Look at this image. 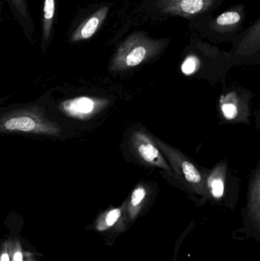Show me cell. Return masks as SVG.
<instances>
[{
  "mask_svg": "<svg viewBox=\"0 0 260 261\" xmlns=\"http://www.w3.org/2000/svg\"><path fill=\"white\" fill-rule=\"evenodd\" d=\"M157 145L169 160L171 168L174 169V173L181 180L182 184L201 197H209L207 184L195 165L177 149L159 139H157Z\"/></svg>",
  "mask_w": 260,
  "mask_h": 261,
  "instance_id": "6da1fadb",
  "label": "cell"
},
{
  "mask_svg": "<svg viewBox=\"0 0 260 261\" xmlns=\"http://www.w3.org/2000/svg\"><path fill=\"white\" fill-rule=\"evenodd\" d=\"M160 43L143 35H133L122 44L112 61L114 70L131 68L157 53Z\"/></svg>",
  "mask_w": 260,
  "mask_h": 261,
  "instance_id": "7a4b0ae2",
  "label": "cell"
},
{
  "mask_svg": "<svg viewBox=\"0 0 260 261\" xmlns=\"http://www.w3.org/2000/svg\"><path fill=\"white\" fill-rule=\"evenodd\" d=\"M3 129L9 132H34V133L57 135L60 132L56 125L47 122L34 113H17L9 116L2 122Z\"/></svg>",
  "mask_w": 260,
  "mask_h": 261,
  "instance_id": "3957f363",
  "label": "cell"
},
{
  "mask_svg": "<svg viewBox=\"0 0 260 261\" xmlns=\"http://www.w3.org/2000/svg\"><path fill=\"white\" fill-rule=\"evenodd\" d=\"M132 144L134 150L143 161L154 167L163 169L168 174H172L170 166L166 162L155 143L145 132H135L132 136Z\"/></svg>",
  "mask_w": 260,
  "mask_h": 261,
  "instance_id": "277c9868",
  "label": "cell"
},
{
  "mask_svg": "<svg viewBox=\"0 0 260 261\" xmlns=\"http://www.w3.org/2000/svg\"><path fill=\"white\" fill-rule=\"evenodd\" d=\"M98 231L108 234L113 241L129 230L125 217L124 203L117 208H110L101 215L96 224Z\"/></svg>",
  "mask_w": 260,
  "mask_h": 261,
  "instance_id": "5b68a950",
  "label": "cell"
},
{
  "mask_svg": "<svg viewBox=\"0 0 260 261\" xmlns=\"http://www.w3.org/2000/svg\"><path fill=\"white\" fill-rule=\"evenodd\" d=\"M217 0H160V6L165 13L172 15H195L204 12L215 4Z\"/></svg>",
  "mask_w": 260,
  "mask_h": 261,
  "instance_id": "8992f818",
  "label": "cell"
},
{
  "mask_svg": "<svg viewBox=\"0 0 260 261\" xmlns=\"http://www.w3.org/2000/svg\"><path fill=\"white\" fill-rule=\"evenodd\" d=\"M108 11V6H103L82 21L72 34L70 38L72 42H78L91 38L103 22Z\"/></svg>",
  "mask_w": 260,
  "mask_h": 261,
  "instance_id": "52a82bcc",
  "label": "cell"
},
{
  "mask_svg": "<svg viewBox=\"0 0 260 261\" xmlns=\"http://www.w3.org/2000/svg\"><path fill=\"white\" fill-rule=\"evenodd\" d=\"M146 201L147 190L145 187L139 186L133 190L129 199L124 202L125 217L129 229L143 213Z\"/></svg>",
  "mask_w": 260,
  "mask_h": 261,
  "instance_id": "ba28073f",
  "label": "cell"
},
{
  "mask_svg": "<svg viewBox=\"0 0 260 261\" xmlns=\"http://www.w3.org/2000/svg\"><path fill=\"white\" fill-rule=\"evenodd\" d=\"M99 106L94 99L82 96L63 102L61 108L69 116L82 119L93 114Z\"/></svg>",
  "mask_w": 260,
  "mask_h": 261,
  "instance_id": "9c48e42d",
  "label": "cell"
},
{
  "mask_svg": "<svg viewBox=\"0 0 260 261\" xmlns=\"http://www.w3.org/2000/svg\"><path fill=\"white\" fill-rule=\"evenodd\" d=\"M56 0H44L42 17V47L45 49L52 37L54 21Z\"/></svg>",
  "mask_w": 260,
  "mask_h": 261,
  "instance_id": "30bf717a",
  "label": "cell"
},
{
  "mask_svg": "<svg viewBox=\"0 0 260 261\" xmlns=\"http://www.w3.org/2000/svg\"><path fill=\"white\" fill-rule=\"evenodd\" d=\"M9 3L23 30L31 36L34 32V24L26 0H9Z\"/></svg>",
  "mask_w": 260,
  "mask_h": 261,
  "instance_id": "8fae6325",
  "label": "cell"
},
{
  "mask_svg": "<svg viewBox=\"0 0 260 261\" xmlns=\"http://www.w3.org/2000/svg\"><path fill=\"white\" fill-rule=\"evenodd\" d=\"M225 170L224 166H219L212 171L208 179V191L215 200L222 199L225 190Z\"/></svg>",
  "mask_w": 260,
  "mask_h": 261,
  "instance_id": "7c38bea8",
  "label": "cell"
},
{
  "mask_svg": "<svg viewBox=\"0 0 260 261\" xmlns=\"http://www.w3.org/2000/svg\"><path fill=\"white\" fill-rule=\"evenodd\" d=\"M241 15L239 12L236 11H228L224 12L217 18L216 24L218 26L224 27V26L235 25L241 21Z\"/></svg>",
  "mask_w": 260,
  "mask_h": 261,
  "instance_id": "4fadbf2b",
  "label": "cell"
},
{
  "mask_svg": "<svg viewBox=\"0 0 260 261\" xmlns=\"http://www.w3.org/2000/svg\"><path fill=\"white\" fill-rule=\"evenodd\" d=\"M195 227V222H192L186 228L184 231L180 234L178 238H177V241H176L175 245H174V253H172V258L171 261H177L178 259L179 252H180V248H181L182 245H183V242L185 239L187 238L189 236V233L193 230V228Z\"/></svg>",
  "mask_w": 260,
  "mask_h": 261,
  "instance_id": "5bb4252c",
  "label": "cell"
},
{
  "mask_svg": "<svg viewBox=\"0 0 260 261\" xmlns=\"http://www.w3.org/2000/svg\"><path fill=\"white\" fill-rule=\"evenodd\" d=\"M199 65V60L196 57L190 55L183 61L181 66V70L185 75L189 76V75L193 74L198 70Z\"/></svg>",
  "mask_w": 260,
  "mask_h": 261,
  "instance_id": "9a60e30c",
  "label": "cell"
},
{
  "mask_svg": "<svg viewBox=\"0 0 260 261\" xmlns=\"http://www.w3.org/2000/svg\"><path fill=\"white\" fill-rule=\"evenodd\" d=\"M221 110L224 117L228 120H232L238 116V107L233 102H225L221 104Z\"/></svg>",
  "mask_w": 260,
  "mask_h": 261,
  "instance_id": "2e32d148",
  "label": "cell"
},
{
  "mask_svg": "<svg viewBox=\"0 0 260 261\" xmlns=\"http://www.w3.org/2000/svg\"><path fill=\"white\" fill-rule=\"evenodd\" d=\"M13 261H23V256L21 251H17L13 256Z\"/></svg>",
  "mask_w": 260,
  "mask_h": 261,
  "instance_id": "e0dca14e",
  "label": "cell"
},
{
  "mask_svg": "<svg viewBox=\"0 0 260 261\" xmlns=\"http://www.w3.org/2000/svg\"><path fill=\"white\" fill-rule=\"evenodd\" d=\"M0 261H9V257L8 254H3L2 256L1 260Z\"/></svg>",
  "mask_w": 260,
  "mask_h": 261,
  "instance_id": "ac0fdd59",
  "label": "cell"
}]
</instances>
